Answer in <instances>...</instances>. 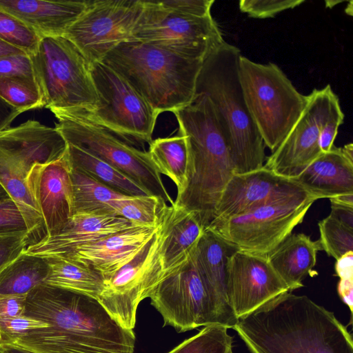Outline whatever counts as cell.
<instances>
[{"label":"cell","mask_w":353,"mask_h":353,"mask_svg":"<svg viewBox=\"0 0 353 353\" xmlns=\"http://www.w3.org/2000/svg\"><path fill=\"white\" fill-rule=\"evenodd\" d=\"M23 314L48 324L8 344L34 353H133L135 335L95 299L42 284L26 296Z\"/></svg>","instance_id":"obj_1"},{"label":"cell","mask_w":353,"mask_h":353,"mask_svg":"<svg viewBox=\"0 0 353 353\" xmlns=\"http://www.w3.org/2000/svg\"><path fill=\"white\" fill-rule=\"evenodd\" d=\"M251 353H353L347 327L305 295L284 293L233 327Z\"/></svg>","instance_id":"obj_2"},{"label":"cell","mask_w":353,"mask_h":353,"mask_svg":"<svg viewBox=\"0 0 353 353\" xmlns=\"http://www.w3.org/2000/svg\"><path fill=\"white\" fill-rule=\"evenodd\" d=\"M188 149L187 180L174 205L192 213L205 228L214 219L226 184L234 174L224 130L205 94L172 112Z\"/></svg>","instance_id":"obj_3"},{"label":"cell","mask_w":353,"mask_h":353,"mask_svg":"<svg viewBox=\"0 0 353 353\" xmlns=\"http://www.w3.org/2000/svg\"><path fill=\"white\" fill-rule=\"evenodd\" d=\"M240 50L223 43L203 61L196 94L210 100L224 130L234 174L262 168L265 144L246 107L239 75Z\"/></svg>","instance_id":"obj_4"},{"label":"cell","mask_w":353,"mask_h":353,"mask_svg":"<svg viewBox=\"0 0 353 353\" xmlns=\"http://www.w3.org/2000/svg\"><path fill=\"white\" fill-rule=\"evenodd\" d=\"M101 62L123 77L160 114L193 101L203 61L130 40L118 45Z\"/></svg>","instance_id":"obj_5"},{"label":"cell","mask_w":353,"mask_h":353,"mask_svg":"<svg viewBox=\"0 0 353 353\" xmlns=\"http://www.w3.org/2000/svg\"><path fill=\"white\" fill-rule=\"evenodd\" d=\"M239 75L250 117L272 152L300 117L307 96L274 63H259L241 55Z\"/></svg>","instance_id":"obj_6"},{"label":"cell","mask_w":353,"mask_h":353,"mask_svg":"<svg viewBox=\"0 0 353 353\" xmlns=\"http://www.w3.org/2000/svg\"><path fill=\"white\" fill-rule=\"evenodd\" d=\"M43 107L50 110H92L99 97L84 57L63 36L42 37L30 55Z\"/></svg>","instance_id":"obj_7"},{"label":"cell","mask_w":353,"mask_h":353,"mask_svg":"<svg viewBox=\"0 0 353 353\" xmlns=\"http://www.w3.org/2000/svg\"><path fill=\"white\" fill-rule=\"evenodd\" d=\"M90 72L99 97L97 108L89 111H62L97 125L129 144L134 141L150 144L159 114L107 65L94 63L90 65Z\"/></svg>","instance_id":"obj_8"},{"label":"cell","mask_w":353,"mask_h":353,"mask_svg":"<svg viewBox=\"0 0 353 353\" xmlns=\"http://www.w3.org/2000/svg\"><path fill=\"white\" fill-rule=\"evenodd\" d=\"M51 112L58 120L55 128L67 143L81 148L114 166L148 195L174 204L148 151L139 150L110 132L64 111Z\"/></svg>","instance_id":"obj_9"},{"label":"cell","mask_w":353,"mask_h":353,"mask_svg":"<svg viewBox=\"0 0 353 353\" xmlns=\"http://www.w3.org/2000/svg\"><path fill=\"white\" fill-rule=\"evenodd\" d=\"M317 199L308 194L273 201L208 227L240 250L268 255L300 224Z\"/></svg>","instance_id":"obj_10"},{"label":"cell","mask_w":353,"mask_h":353,"mask_svg":"<svg viewBox=\"0 0 353 353\" xmlns=\"http://www.w3.org/2000/svg\"><path fill=\"white\" fill-rule=\"evenodd\" d=\"M131 40L149 43L184 57L204 61L223 40L212 15L196 17L162 8L158 1H143Z\"/></svg>","instance_id":"obj_11"},{"label":"cell","mask_w":353,"mask_h":353,"mask_svg":"<svg viewBox=\"0 0 353 353\" xmlns=\"http://www.w3.org/2000/svg\"><path fill=\"white\" fill-rule=\"evenodd\" d=\"M161 241L159 221L152 236L135 256L112 276L103 280L97 301L125 329L133 330L139 304L149 298L168 274L161 259Z\"/></svg>","instance_id":"obj_12"},{"label":"cell","mask_w":353,"mask_h":353,"mask_svg":"<svg viewBox=\"0 0 353 353\" xmlns=\"http://www.w3.org/2000/svg\"><path fill=\"white\" fill-rule=\"evenodd\" d=\"M194 249L183 263L158 283L149 296L164 325L179 332L220 325L213 299L197 268Z\"/></svg>","instance_id":"obj_13"},{"label":"cell","mask_w":353,"mask_h":353,"mask_svg":"<svg viewBox=\"0 0 353 353\" xmlns=\"http://www.w3.org/2000/svg\"><path fill=\"white\" fill-rule=\"evenodd\" d=\"M143 0L87 1L81 16L63 37L72 42L89 65L101 61L112 50L131 40Z\"/></svg>","instance_id":"obj_14"},{"label":"cell","mask_w":353,"mask_h":353,"mask_svg":"<svg viewBox=\"0 0 353 353\" xmlns=\"http://www.w3.org/2000/svg\"><path fill=\"white\" fill-rule=\"evenodd\" d=\"M300 117L289 133L267 158L264 166L288 179L298 176L322 152L319 137L323 126L342 110L330 85L314 89Z\"/></svg>","instance_id":"obj_15"},{"label":"cell","mask_w":353,"mask_h":353,"mask_svg":"<svg viewBox=\"0 0 353 353\" xmlns=\"http://www.w3.org/2000/svg\"><path fill=\"white\" fill-rule=\"evenodd\" d=\"M288 292L267 255L238 250L231 256L227 296L237 320Z\"/></svg>","instance_id":"obj_16"},{"label":"cell","mask_w":353,"mask_h":353,"mask_svg":"<svg viewBox=\"0 0 353 353\" xmlns=\"http://www.w3.org/2000/svg\"><path fill=\"white\" fill-rule=\"evenodd\" d=\"M307 194L292 179L264 165L230 178L216 207L214 219H227L280 199Z\"/></svg>","instance_id":"obj_17"},{"label":"cell","mask_w":353,"mask_h":353,"mask_svg":"<svg viewBox=\"0 0 353 353\" xmlns=\"http://www.w3.org/2000/svg\"><path fill=\"white\" fill-rule=\"evenodd\" d=\"M70 171L66 152L58 161L34 165L28 175V187L42 216L47 237L57 235L72 216Z\"/></svg>","instance_id":"obj_18"},{"label":"cell","mask_w":353,"mask_h":353,"mask_svg":"<svg viewBox=\"0 0 353 353\" xmlns=\"http://www.w3.org/2000/svg\"><path fill=\"white\" fill-rule=\"evenodd\" d=\"M68 144L55 128L28 120L0 132V151L28 177L36 165L61 159Z\"/></svg>","instance_id":"obj_19"},{"label":"cell","mask_w":353,"mask_h":353,"mask_svg":"<svg viewBox=\"0 0 353 353\" xmlns=\"http://www.w3.org/2000/svg\"><path fill=\"white\" fill-rule=\"evenodd\" d=\"M156 227L135 225L57 256L89 266L106 279L130 262L152 236Z\"/></svg>","instance_id":"obj_20"},{"label":"cell","mask_w":353,"mask_h":353,"mask_svg":"<svg viewBox=\"0 0 353 353\" xmlns=\"http://www.w3.org/2000/svg\"><path fill=\"white\" fill-rule=\"evenodd\" d=\"M238 250L208 228L204 229L194 249L197 268L213 299L219 324L228 329H233L238 321L227 296L228 263Z\"/></svg>","instance_id":"obj_21"},{"label":"cell","mask_w":353,"mask_h":353,"mask_svg":"<svg viewBox=\"0 0 353 353\" xmlns=\"http://www.w3.org/2000/svg\"><path fill=\"white\" fill-rule=\"evenodd\" d=\"M133 226L135 225L117 215L75 214L57 235L28 246L25 251L43 257L59 256L77 247Z\"/></svg>","instance_id":"obj_22"},{"label":"cell","mask_w":353,"mask_h":353,"mask_svg":"<svg viewBox=\"0 0 353 353\" xmlns=\"http://www.w3.org/2000/svg\"><path fill=\"white\" fill-rule=\"evenodd\" d=\"M292 180L317 200L353 195V144L322 152Z\"/></svg>","instance_id":"obj_23"},{"label":"cell","mask_w":353,"mask_h":353,"mask_svg":"<svg viewBox=\"0 0 353 353\" xmlns=\"http://www.w3.org/2000/svg\"><path fill=\"white\" fill-rule=\"evenodd\" d=\"M87 1L0 0V8L14 15L41 38L63 36L81 16Z\"/></svg>","instance_id":"obj_24"},{"label":"cell","mask_w":353,"mask_h":353,"mask_svg":"<svg viewBox=\"0 0 353 353\" xmlns=\"http://www.w3.org/2000/svg\"><path fill=\"white\" fill-rule=\"evenodd\" d=\"M159 221L161 259L164 270L169 273L188 259L205 228L192 213L174 204L163 208Z\"/></svg>","instance_id":"obj_25"},{"label":"cell","mask_w":353,"mask_h":353,"mask_svg":"<svg viewBox=\"0 0 353 353\" xmlns=\"http://www.w3.org/2000/svg\"><path fill=\"white\" fill-rule=\"evenodd\" d=\"M322 250L319 240L303 234H290L267 256L290 292L303 286V280L316 274L313 269L316 256Z\"/></svg>","instance_id":"obj_26"},{"label":"cell","mask_w":353,"mask_h":353,"mask_svg":"<svg viewBox=\"0 0 353 353\" xmlns=\"http://www.w3.org/2000/svg\"><path fill=\"white\" fill-rule=\"evenodd\" d=\"M0 184L19 206L28 227L29 245L47 236L44 222L28 187L27 176L0 151Z\"/></svg>","instance_id":"obj_27"},{"label":"cell","mask_w":353,"mask_h":353,"mask_svg":"<svg viewBox=\"0 0 353 353\" xmlns=\"http://www.w3.org/2000/svg\"><path fill=\"white\" fill-rule=\"evenodd\" d=\"M49 272L46 257L24 251L0 272V294L27 295L45 283Z\"/></svg>","instance_id":"obj_28"},{"label":"cell","mask_w":353,"mask_h":353,"mask_svg":"<svg viewBox=\"0 0 353 353\" xmlns=\"http://www.w3.org/2000/svg\"><path fill=\"white\" fill-rule=\"evenodd\" d=\"M50 272L45 284L79 293L97 300L103 278L92 268L61 257H46Z\"/></svg>","instance_id":"obj_29"},{"label":"cell","mask_w":353,"mask_h":353,"mask_svg":"<svg viewBox=\"0 0 353 353\" xmlns=\"http://www.w3.org/2000/svg\"><path fill=\"white\" fill-rule=\"evenodd\" d=\"M67 144V156L70 167L123 194H148L139 184L108 163L81 148Z\"/></svg>","instance_id":"obj_30"},{"label":"cell","mask_w":353,"mask_h":353,"mask_svg":"<svg viewBox=\"0 0 353 353\" xmlns=\"http://www.w3.org/2000/svg\"><path fill=\"white\" fill-rule=\"evenodd\" d=\"M70 174L72 191V215L81 213L117 215L110 206V203L128 195L112 189L72 167Z\"/></svg>","instance_id":"obj_31"},{"label":"cell","mask_w":353,"mask_h":353,"mask_svg":"<svg viewBox=\"0 0 353 353\" xmlns=\"http://www.w3.org/2000/svg\"><path fill=\"white\" fill-rule=\"evenodd\" d=\"M159 174L169 177L177 192L184 188L188 168V149L184 135L157 138L149 144L148 151Z\"/></svg>","instance_id":"obj_32"},{"label":"cell","mask_w":353,"mask_h":353,"mask_svg":"<svg viewBox=\"0 0 353 353\" xmlns=\"http://www.w3.org/2000/svg\"><path fill=\"white\" fill-rule=\"evenodd\" d=\"M168 204L152 195L127 196L112 201L110 206L120 216L135 225L156 227L163 208Z\"/></svg>","instance_id":"obj_33"},{"label":"cell","mask_w":353,"mask_h":353,"mask_svg":"<svg viewBox=\"0 0 353 353\" xmlns=\"http://www.w3.org/2000/svg\"><path fill=\"white\" fill-rule=\"evenodd\" d=\"M0 97L21 113L43 108V97L34 78L14 76L0 78Z\"/></svg>","instance_id":"obj_34"},{"label":"cell","mask_w":353,"mask_h":353,"mask_svg":"<svg viewBox=\"0 0 353 353\" xmlns=\"http://www.w3.org/2000/svg\"><path fill=\"white\" fill-rule=\"evenodd\" d=\"M221 325L205 326L168 353H233V338Z\"/></svg>","instance_id":"obj_35"},{"label":"cell","mask_w":353,"mask_h":353,"mask_svg":"<svg viewBox=\"0 0 353 353\" xmlns=\"http://www.w3.org/2000/svg\"><path fill=\"white\" fill-rule=\"evenodd\" d=\"M322 248L329 256L336 260L353 252V230L348 228L330 216L318 223Z\"/></svg>","instance_id":"obj_36"},{"label":"cell","mask_w":353,"mask_h":353,"mask_svg":"<svg viewBox=\"0 0 353 353\" xmlns=\"http://www.w3.org/2000/svg\"><path fill=\"white\" fill-rule=\"evenodd\" d=\"M0 39L30 56L36 52L41 38L21 20L0 8Z\"/></svg>","instance_id":"obj_37"},{"label":"cell","mask_w":353,"mask_h":353,"mask_svg":"<svg viewBox=\"0 0 353 353\" xmlns=\"http://www.w3.org/2000/svg\"><path fill=\"white\" fill-rule=\"evenodd\" d=\"M48 324L24 314L0 318V345L27 335L34 330L46 328Z\"/></svg>","instance_id":"obj_38"},{"label":"cell","mask_w":353,"mask_h":353,"mask_svg":"<svg viewBox=\"0 0 353 353\" xmlns=\"http://www.w3.org/2000/svg\"><path fill=\"white\" fill-rule=\"evenodd\" d=\"M304 1V0H241L239 1V9L251 17L265 19L273 17L285 10L294 8Z\"/></svg>","instance_id":"obj_39"},{"label":"cell","mask_w":353,"mask_h":353,"mask_svg":"<svg viewBox=\"0 0 353 353\" xmlns=\"http://www.w3.org/2000/svg\"><path fill=\"white\" fill-rule=\"evenodd\" d=\"M14 235L29 238V231L19 206L10 198L0 201V236Z\"/></svg>","instance_id":"obj_40"},{"label":"cell","mask_w":353,"mask_h":353,"mask_svg":"<svg viewBox=\"0 0 353 353\" xmlns=\"http://www.w3.org/2000/svg\"><path fill=\"white\" fill-rule=\"evenodd\" d=\"M165 10L181 14L205 17L211 15V8L214 0H167L158 1Z\"/></svg>","instance_id":"obj_41"},{"label":"cell","mask_w":353,"mask_h":353,"mask_svg":"<svg viewBox=\"0 0 353 353\" xmlns=\"http://www.w3.org/2000/svg\"><path fill=\"white\" fill-rule=\"evenodd\" d=\"M22 76L34 78L32 63L26 54L0 57V78Z\"/></svg>","instance_id":"obj_42"},{"label":"cell","mask_w":353,"mask_h":353,"mask_svg":"<svg viewBox=\"0 0 353 353\" xmlns=\"http://www.w3.org/2000/svg\"><path fill=\"white\" fill-rule=\"evenodd\" d=\"M28 245L27 235L0 236V272Z\"/></svg>","instance_id":"obj_43"},{"label":"cell","mask_w":353,"mask_h":353,"mask_svg":"<svg viewBox=\"0 0 353 353\" xmlns=\"http://www.w3.org/2000/svg\"><path fill=\"white\" fill-rule=\"evenodd\" d=\"M344 114L342 110L335 114L321 130L319 146L321 152H329L334 146V141L339 126L343 123Z\"/></svg>","instance_id":"obj_44"},{"label":"cell","mask_w":353,"mask_h":353,"mask_svg":"<svg viewBox=\"0 0 353 353\" xmlns=\"http://www.w3.org/2000/svg\"><path fill=\"white\" fill-rule=\"evenodd\" d=\"M26 296L0 294V318L23 315Z\"/></svg>","instance_id":"obj_45"},{"label":"cell","mask_w":353,"mask_h":353,"mask_svg":"<svg viewBox=\"0 0 353 353\" xmlns=\"http://www.w3.org/2000/svg\"><path fill=\"white\" fill-rule=\"evenodd\" d=\"M331 212L329 216L348 228L353 230V205L330 199Z\"/></svg>","instance_id":"obj_46"},{"label":"cell","mask_w":353,"mask_h":353,"mask_svg":"<svg viewBox=\"0 0 353 353\" xmlns=\"http://www.w3.org/2000/svg\"><path fill=\"white\" fill-rule=\"evenodd\" d=\"M336 274L340 280H353V252H350L336 260Z\"/></svg>","instance_id":"obj_47"},{"label":"cell","mask_w":353,"mask_h":353,"mask_svg":"<svg viewBox=\"0 0 353 353\" xmlns=\"http://www.w3.org/2000/svg\"><path fill=\"white\" fill-rule=\"evenodd\" d=\"M21 113L0 97V132L9 128L12 121Z\"/></svg>","instance_id":"obj_48"},{"label":"cell","mask_w":353,"mask_h":353,"mask_svg":"<svg viewBox=\"0 0 353 353\" xmlns=\"http://www.w3.org/2000/svg\"><path fill=\"white\" fill-rule=\"evenodd\" d=\"M26 54L23 51L9 45L0 39V57L8 55Z\"/></svg>","instance_id":"obj_49"},{"label":"cell","mask_w":353,"mask_h":353,"mask_svg":"<svg viewBox=\"0 0 353 353\" xmlns=\"http://www.w3.org/2000/svg\"><path fill=\"white\" fill-rule=\"evenodd\" d=\"M0 353H34L21 347L12 345H0Z\"/></svg>","instance_id":"obj_50"},{"label":"cell","mask_w":353,"mask_h":353,"mask_svg":"<svg viewBox=\"0 0 353 353\" xmlns=\"http://www.w3.org/2000/svg\"><path fill=\"white\" fill-rule=\"evenodd\" d=\"M8 194L7 192L4 190V188L2 187V185L0 184V201L10 199Z\"/></svg>","instance_id":"obj_51"},{"label":"cell","mask_w":353,"mask_h":353,"mask_svg":"<svg viewBox=\"0 0 353 353\" xmlns=\"http://www.w3.org/2000/svg\"><path fill=\"white\" fill-rule=\"evenodd\" d=\"M340 1H325V6L329 8H332L334 6H335L337 3H341Z\"/></svg>","instance_id":"obj_52"},{"label":"cell","mask_w":353,"mask_h":353,"mask_svg":"<svg viewBox=\"0 0 353 353\" xmlns=\"http://www.w3.org/2000/svg\"><path fill=\"white\" fill-rule=\"evenodd\" d=\"M352 1H350V5L347 6V7L345 8V11L346 14L352 16Z\"/></svg>","instance_id":"obj_53"}]
</instances>
